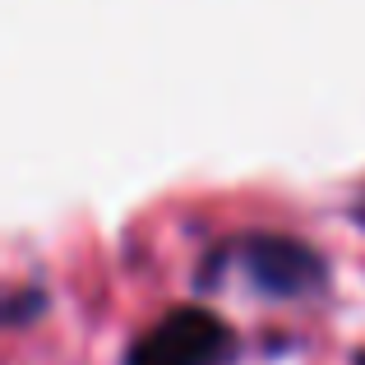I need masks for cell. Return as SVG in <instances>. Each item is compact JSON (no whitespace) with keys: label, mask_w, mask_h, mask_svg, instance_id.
<instances>
[{"label":"cell","mask_w":365,"mask_h":365,"mask_svg":"<svg viewBox=\"0 0 365 365\" xmlns=\"http://www.w3.org/2000/svg\"><path fill=\"white\" fill-rule=\"evenodd\" d=\"M232 356V333L208 310H171L130 347L125 365H222Z\"/></svg>","instance_id":"1"},{"label":"cell","mask_w":365,"mask_h":365,"mask_svg":"<svg viewBox=\"0 0 365 365\" xmlns=\"http://www.w3.org/2000/svg\"><path fill=\"white\" fill-rule=\"evenodd\" d=\"M245 268L264 292H277V296L310 292V287L324 277V264L314 259V250H305L296 241H277V236L250 241L245 245Z\"/></svg>","instance_id":"2"},{"label":"cell","mask_w":365,"mask_h":365,"mask_svg":"<svg viewBox=\"0 0 365 365\" xmlns=\"http://www.w3.org/2000/svg\"><path fill=\"white\" fill-rule=\"evenodd\" d=\"M361 217H365V204H361Z\"/></svg>","instance_id":"3"}]
</instances>
